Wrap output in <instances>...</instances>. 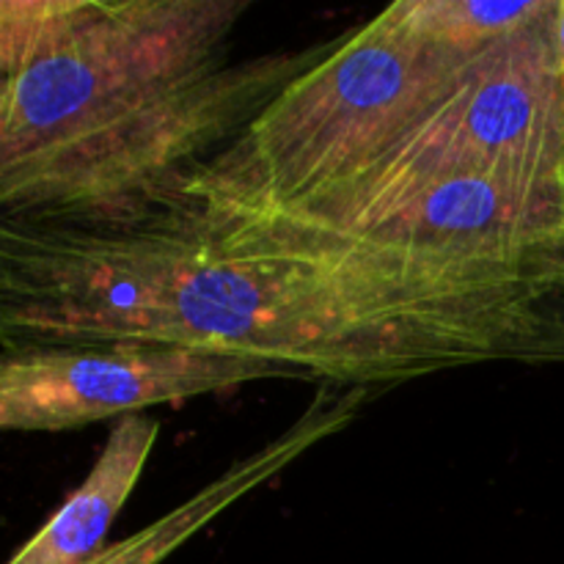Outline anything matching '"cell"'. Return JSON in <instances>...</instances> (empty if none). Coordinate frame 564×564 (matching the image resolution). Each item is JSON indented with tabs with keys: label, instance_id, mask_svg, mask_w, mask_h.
<instances>
[{
	"label": "cell",
	"instance_id": "6da1fadb",
	"mask_svg": "<svg viewBox=\"0 0 564 564\" xmlns=\"http://www.w3.org/2000/svg\"><path fill=\"white\" fill-rule=\"evenodd\" d=\"M97 341L389 391L477 364L564 367V279L345 240L174 187L91 213L0 215V347Z\"/></svg>",
	"mask_w": 564,
	"mask_h": 564
},
{
	"label": "cell",
	"instance_id": "7a4b0ae2",
	"mask_svg": "<svg viewBox=\"0 0 564 564\" xmlns=\"http://www.w3.org/2000/svg\"><path fill=\"white\" fill-rule=\"evenodd\" d=\"M248 0H0V215L91 213L191 174L334 50L235 64Z\"/></svg>",
	"mask_w": 564,
	"mask_h": 564
},
{
	"label": "cell",
	"instance_id": "3957f363",
	"mask_svg": "<svg viewBox=\"0 0 564 564\" xmlns=\"http://www.w3.org/2000/svg\"><path fill=\"white\" fill-rule=\"evenodd\" d=\"M427 42L389 9L286 86L237 141L165 187L226 209H279L345 180L466 86L488 55Z\"/></svg>",
	"mask_w": 564,
	"mask_h": 564
},
{
	"label": "cell",
	"instance_id": "277c9868",
	"mask_svg": "<svg viewBox=\"0 0 564 564\" xmlns=\"http://www.w3.org/2000/svg\"><path fill=\"white\" fill-rule=\"evenodd\" d=\"M273 378L312 380L290 364L149 341L11 347L0 361V427L64 433Z\"/></svg>",
	"mask_w": 564,
	"mask_h": 564
},
{
	"label": "cell",
	"instance_id": "5b68a950",
	"mask_svg": "<svg viewBox=\"0 0 564 564\" xmlns=\"http://www.w3.org/2000/svg\"><path fill=\"white\" fill-rule=\"evenodd\" d=\"M375 394H380V391L323 386L312 405L284 433L268 441L262 449L231 463L218 479L204 485L196 496L182 501L180 507L165 512L149 527L138 529L130 538L105 545L94 560L83 564H163L187 540L196 538L204 527H209L215 518L231 510L237 501H242L248 494L279 477L284 468L301 460L308 449L350 427Z\"/></svg>",
	"mask_w": 564,
	"mask_h": 564
},
{
	"label": "cell",
	"instance_id": "8992f818",
	"mask_svg": "<svg viewBox=\"0 0 564 564\" xmlns=\"http://www.w3.org/2000/svg\"><path fill=\"white\" fill-rule=\"evenodd\" d=\"M160 424L147 413L124 416L110 430L86 482L6 564H83L105 549V534L135 490Z\"/></svg>",
	"mask_w": 564,
	"mask_h": 564
},
{
	"label": "cell",
	"instance_id": "52a82bcc",
	"mask_svg": "<svg viewBox=\"0 0 564 564\" xmlns=\"http://www.w3.org/2000/svg\"><path fill=\"white\" fill-rule=\"evenodd\" d=\"M554 3L556 0H400L389 6V14L427 42L479 50L538 22Z\"/></svg>",
	"mask_w": 564,
	"mask_h": 564
},
{
	"label": "cell",
	"instance_id": "ba28073f",
	"mask_svg": "<svg viewBox=\"0 0 564 564\" xmlns=\"http://www.w3.org/2000/svg\"><path fill=\"white\" fill-rule=\"evenodd\" d=\"M556 61H560V80L564 94V0H560V9H556Z\"/></svg>",
	"mask_w": 564,
	"mask_h": 564
}]
</instances>
